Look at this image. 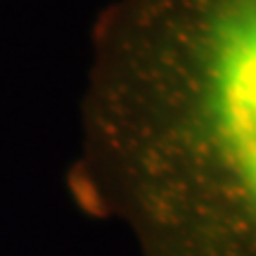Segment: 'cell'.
<instances>
[{"mask_svg": "<svg viewBox=\"0 0 256 256\" xmlns=\"http://www.w3.org/2000/svg\"><path fill=\"white\" fill-rule=\"evenodd\" d=\"M92 192L145 256H254L256 0H116L83 102Z\"/></svg>", "mask_w": 256, "mask_h": 256, "instance_id": "obj_1", "label": "cell"}]
</instances>
